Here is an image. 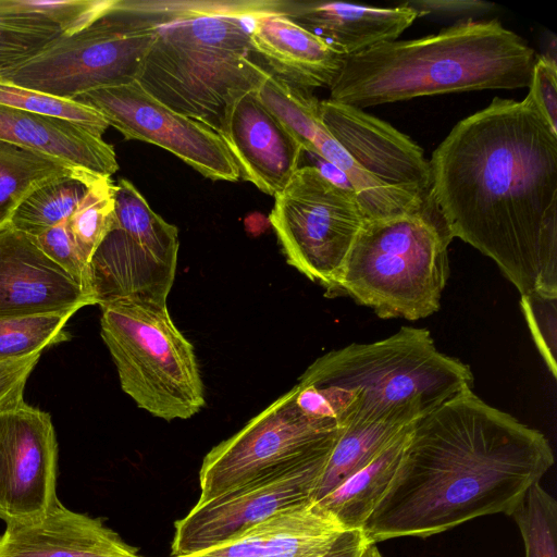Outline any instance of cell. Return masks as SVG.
Listing matches in <instances>:
<instances>
[{"mask_svg": "<svg viewBox=\"0 0 557 557\" xmlns=\"http://www.w3.org/2000/svg\"><path fill=\"white\" fill-rule=\"evenodd\" d=\"M97 177H64L33 191L17 208L11 226L37 237L67 220Z\"/></svg>", "mask_w": 557, "mask_h": 557, "instance_id": "obj_28", "label": "cell"}, {"mask_svg": "<svg viewBox=\"0 0 557 557\" xmlns=\"http://www.w3.org/2000/svg\"><path fill=\"white\" fill-rule=\"evenodd\" d=\"M269 215L289 265L330 295L367 220L354 191L314 165H300Z\"/></svg>", "mask_w": 557, "mask_h": 557, "instance_id": "obj_9", "label": "cell"}, {"mask_svg": "<svg viewBox=\"0 0 557 557\" xmlns=\"http://www.w3.org/2000/svg\"><path fill=\"white\" fill-rule=\"evenodd\" d=\"M473 381L470 367L438 350L429 330L403 326L386 338L324 354L298 385L344 428L358 422L412 424L472 388Z\"/></svg>", "mask_w": 557, "mask_h": 557, "instance_id": "obj_4", "label": "cell"}, {"mask_svg": "<svg viewBox=\"0 0 557 557\" xmlns=\"http://www.w3.org/2000/svg\"><path fill=\"white\" fill-rule=\"evenodd\" d=\"M319 110L325 128L361 170L404 195L430 197L429 160L407 135L362 109L331 99L320 100Z\"/></svg>", "mask_w": 557, "mask_h": 557, "instance_id": "obj_15", "label": "cell"}, {"mask_svg": "<svg viewBox=\"0 0 557 557\" xmlns=\"http://www.w3.org/2000/svg\"><path fill=\"white\" fill-rule=\"evenodd\" d=\"M0 557H144L99 519L59 500L44 515L7 524Z\"/></svg>", "mask_w": 557, "mask_h": 557, "instance_id": "obj_18", "label": "cell"}, {"mask_svg": "<svg viewBox=\"0 0 557 557\" xmlns=\"http://www.w3.org/2000/svg\"><path fill=\"white\" fill-rule=\"evenodd\" d=\"M74 101L99 112L126 139L157 145L210 180L236 182L240 177L219 133L171 110L137 82L91 90Z\"/></svg>", "mask_w": 557, "mask_h": 557, "instance_id": "obj_12", "label": "cell"}, {"mask_svg": "<svg viewBox=\"0 0 557 557\" xmlns=\"http://www.w3.org/2000/svg\"><path fill=\"white\" fill-rule=\"evenodd\" d=\"M67 220L34 238L40 249L65 271L94 302L89 282V265L74 243Z\"/></svg>", "mask_w": 557, "mask_h": 557, "instance_id": "obj_34", "label": "cell"}, {"mask_svg": "<svg viewBox=\"0 0 557 557\" xmlns=\"http://www.w3.org/2000/svg\"><path fill=\"white\" fill-rule=\"evenodd\" d=\"M0 104L26 112L72 122L102 138L110 126L96 110L74 100L62 99L0 81Z\"/></svg>", "mask_w": 557, "mask_h": 557, "instance_id": "obj_32", "label": "cell"}, {"mask_svg": "<svg viewBox=\"0 0 557 557\" xmlns=\"http://www.w3.org/2000/svg\"><path fill=\"white\" fill-rule=\"evenodd\" d=\"M361 557H383L379 552L376 544H369Z\"/></svg>", "mask_w": 557, "mask_h": 557, "instance_id": "obj_40", "label": "cell"}, {"mask_svg": "<svg viewBox=\"0 0 557 557\" xmlns=\"http://www.w3.org/2000/svg\"><path fill=\"white\" fill-rule=\"evenodd\" d=\"M453 239L431 196L416 210L366 220L330 296H348L381 319L430 317L448 280Z\"/></svg>", "mask_w": 557, "mask_h": 557, "instance_id": "obj_6", "label": "cell"}, {"mask_svg": "<svg viewBox=\"0 0 557 557\" xmlns=\"http://www.w3.org/2000/svg\"><path fill=\"white\" fill-rule=\"evenodd\" d=\"M94 305L85 290L11 225L0 231V318L76 312Z\"/></svg>", "mask_w": 557, "mask_h": 557, "instance_id": "obj_17", "label": "cell"}, {"mask_svg": "<svg viewBox=\"0 0 557 557\" xmlns=\"http://www.w3.org/2000/svg\"><path fill=\"white\" fill-rule=\"evenodd\" d=\"M157 26L112 8L90 25L62 34L39 53L0 76L1 82L74 100L85 92L138 79Z\"/></svg>", "mask_w": 557, "mask_h": 557, "instance_id": "obj_8", "label": "cell"}, {"mask_svg": "<svg viewBox=\"0 0 557 557\" xmlns=\"http://www.w3.org/2000/svg\"><path fill=\"white\" fill-rule=\"evenodd\" d=\"M536 57L498 20L458 22L345 57L329 99L363 110L423 96L525 88Z\"/></svg>", "mask_w": 557, "mask_h": 557, "instance_id": "obj_3", "label": "cell"}, {"mask_svg": "<svg viewBox=\"0 0 557 557\" xmlns=\"http://www.w3.org/2000/svg\"><path fill=\"white\" fill-rule=\"evenodd\" d=\"M40 355L0 361V408L24 398L27 380L38 363Z\"/></svg>", "mask_w": 557, "mask_h": 557, "instance_id": "obj_37", "label": "cell"}, {"mask_svg": "<svg viewBox=\"0 0 557 557\" xmlns=\"http://www.w3.org/2000/svg\"><path fill=\"white\" fill-rule=\"evenodd\" d=\"M63 34L24 0H0V76L26 62Z\"/></svg>", "mask_w": 557, "mask_h": 557, "instance_id": "obj_26", "label": "cell"}, {"mask_svg": "<svg viewBox=\"0 0 557 557\" xmlns=\"http://www.w3.org/2000/svg\"><path fill=\"white\" fill-rule=\"evenodd\" d=\"M178 247L177 227L156 213L128 180L120 178L113 226L89 261L95 305L127 297L166 304Z\"/></svg>", "mask_w": 557, "mask_h": 557, "instance_id": "obj_10", "label": "cell"}, {"mask_svg": "<svg viewBox=\"0 0 557 557\" xmlns=\"http://www.w3.org/2000/svg\"><path fill=\"white\" fill-rule=\"evenodd\" d=\"M327 460L264 474L212 498L198 500L174 524L171 556L212 547L288 507L312 500Z\"/></svg>", "mask_w": 557, "mask_h": 557, "instance_id": "obj_13", "label": "cell"}, {"mask_svg": "<svg viewBox=\"0 0 557 557\" xmlns=\"http://www.w3.org/2000/svg\"><path fill=\"white\" fill-rule=\"evenodd\" d=\"M287 16L344 57L396 40L420 17L401 4L376 8L336 1H293Z\"/></svg>", "mask_w": 557, "mask_h": 557, "instance_id": "obj_22", "label": "cell"}, {"mask_svg": "<svg viewBox=\"0 0 557 557\" xmlns=\"http://www.w3.org/2000/svg\"><path fill=\"white\" fill-rule=\"evenodd\" d=\"M398 4L416 10L420 16L429 13L465 15L486 12L495 7L491 2L476 0H411Z\"/></svg>", "mask_w": 557, "mask_h": 557, "instance_id": "obj_38", "label": "cell"}, {"mask_svg": "<svg viewBox=\"0 0 557 557\" xmlns=\"http://www.w3.org/2000/svg\"><path fill=\"white\" fill-rule=\"evenodd\" d=\"M101 337L121 387L150 414L189 419L206 404L191 343L174 324L166 304L127 297L100 306Z\"/></svg>", "mask_w": 557, "mask_h": 557, "instance_id": "obj_7", "label": "cell"}, {"mask_svg": "<svg viewBox=\"0 0 557 557\" xmlns=\"http://www.w3.org/2000/svg\"><path fill=\"white\" fill-rule=\"evenodd\" d=\"M511 517L525 557H557V502L540 483L529 488Z\"/></svg>", "mask_w": 557, "mask_h": 557, "instance_id": "obj_31", "label": "cell"}, {"mask_svg": "<svg viewBox=\"0 0 557 557\" xmlns=\"http://www.w3.org/2000/svg\"><path fill=\"white\" fill-rule=\"evenodd\" d=\"M219 134L239 176L273 197L299 169L305 152L298 137L262 103L257 90L226 107Z\"/></svg>", "mask_w": 557, "mask_h": 557, "instance_id": "obj_16", "label": "cell"}, {"mask_svg": "<svg viewBox=\"0 0 557 557\" xmlns=\"http://www.w3.org/2000/svg\"><path fill=\"white\" fill-rule=\"evenodd\" d=\"M553 465L542 432L465 389L412 424L396 475L361 530L376 544L511 516Z\"/></svg>", "mask_w": 557, "mask_h": 557, "instance_id": "obj_2", "label": "cell"}, {"mask_svg": "<svg viewBox=\"0 0 557 557\" xmlns=\"http://www.w3.org/2000/svg\"><path fill=\"white\" fill-rule=\"evenodd\" d=\"M250 42L252 51L265 62L270 73L310 91L330 86L345 58L285 14L257 16Z\"/></svg>", "mask_w": 557, "mask_h": 557, "instance_id": "obj_21", "label": "cell"}, {"mask_svg": "<svg viewBox=\"0 0 557 557\" xmlns=\"http://www.w3.org/2000/svg\"><path fill=\"white\" fill-rule=\"evenodd\" d=\"M293 1L282 0H117V5L160 26L208 15L260 16L285 14Z\"/></svg>", "mask_w": 557, "mask_h": 557, "instance_id": "obj_27", "label": "cell"}, {"mask_svg": "<svg viewBox=\"0 0 557 557\" xmlns=\"http://www.w3.org/2000/svg\"><path fill=\"white\" fill-rule=\"evenodd\" d=\"M430 196L453 238L520 295L557 297V133L529 95L495 97L432 152Z\"/></svg>", "mask_w": 557, "mask_h": 557, "instance_id": "obj_1", "label": "cell"}, {"mask_svg": "<svg viewBox=\"0 0 557 557\" xmlns=\"http://www.w3.org/2000/svg\"><path fill=\"white\" fill-rule=\"evenodd\" d=\"M26 5L47 15L60 26L63 34H72L90 25L106 14L115 0H24Z\"/></svg>", "mask_w": 557, "mask_h": 557, "instance_id": "obj_35", "label": "cell"}, {"mask_svg": "<svg viewBox=\"0 0 557 557\" xmlns=\"http://www.w3.org/2000/svg\"><path fill=\"white\" fill-rule=\"evenodd\" d=\"M64 177L97 176L0 141V231L11 225L17 208L33 191Z\"/></svg>", "mask_w": 557, "mask_h": 557, "instance_id": "obj_24", "label": "cell"}, {"mask_svg": "<svg viewBox=\"0 0 557 557\" xmlns=\"http://www.w3.org/2000/svg\"><path fill=\"white\" fill-rule=\"evenodd\" d=\"M520 304L535 345L556 377L557 297L531 293L521 295Z\"/></svg>", "mask_w": 557, "mask_h": 557, "instance_id": "obj_33", "label": "cell"}, {"mask_svg": "<svg viewBox=\"0 0 557 557\" xmlns=\"http://www.w3.org/2000/svg\"><path fill=\"white\" fill-rule=\"evenodd\" d=\"M369 544L361 529L345 530L320 557H361Z\"/></svg>", "mask_w": 557, "mask_h": 557, "instance_id": "obj_39", "label": "cell"}, {"mask_svg": "<svg viewBox=\"0 0 557 557\" xmlns=\"http://www.w3.org/2000/svg\"><path fill=\"white\" fill-rule=\"evenodd\" d=\"M341 431L337 422L304 413L294 386L205 456L198 500L264 474L329 459Z\"/></svg>", "mask_w": 557, "mask_h": 557, "instance_id": "obj_11", "label": "cell"}, {"mask_svg": "<svg viewBox=\"0 0 557 557\" xmlns=\"http://www.w3.org/2000/svg\"><path fill=\"white\" fill-rule=\"evenodd\" d=\"M58 442L50 413L24 398L0 408V519H35L57 502Z\"/></svg>", "mask_w": 557, "mask_h": 557, "instance_id": "obj_14", "label": "cell"}, {"mask_svg": "<svg viewBox=\"0 0 557 557\" xmlns=\"http://www.w3.org/2000/svg\"><path fill=\"white\" fill-rule=\"evenodd\" d=\"M529 96L545 121L557 133V64L556 59L548 55H537Z\"/></svg>", "mask_w": 557, "mask_h": 557, "instance_id": "obj_36", "label": "cell"}, {"mask_svg": "<svg viewBox=\"0 0 557 557\" xmlns=\"http://www.w3.org/2000/svg\"><path fill=\"white\" fill-rule=\"evenodd\" d=\"M0 141L101 177L119 170L112 145L66 120L0 104Z\"/></svg>", "mask_w": 557, "mask_h": 557, "instance_id": "obj_20", "label": "cell"}, {"mask_svg": "<svg viewBox=\"0 0 557 557\" xmlns=\"http://www.w3.org/2000/svg\"><path fill=\"white\" fill-rule=\"evenodd\" d=\"M410 425L394 422H358L342 428L313 492L312 500L318 502L367 466Z\"/></svg>", "mask_w": 557, "mask_h": 557, "instance_id": "obj_25", "label": "cell"}, {"mask_svg": "<svg viewBox=\"0 0 557 557\" xmlns=\"http://www.w3.org/2000/svg\"><path fill=\"white\" fill-rule=\"evenodd\" d=\"M256 17L208 15L158 26L136 82L171 110L219 133L226 107L258 90L268 75L250 57Z\"/></svg>", "mask_w": 557, "mask_h": 557, "instance_id": "obj_5", "label": "cell"}, {"mask_svg": "<svg viewBox=\"0 0 557 557\" xmlns=\"http://www.w3.org/2000/svg\"><path fill=\"white\" fill-rule=\"evenodd\" d=\"M412 424L367 466L319 499L344 530L362 529L381 502L399 468Z\"/></svg>", "mask_w": 557, "mask_h": 557, "instance_id": "obj_23", "label": "cell"}, {"mask_svg": "<svg viewBox=\"0 0 557 557\" xmlns=\"http://www.w3.org/2000/svg\"><path fill=\"white\" fill-rule=\"evenodd\" d=\"M74 312L0 318V361L41 354L70 339L65 325Z\"/></svg>", "mask_w": 557, "mask_h": 557, "instance_id": "obj_29", "label": "cell"}, {"mask_svg": "<svg viewBox=\"0 0 557 557\" xmlns=\"http://www.w3.org/2000/svg\"><path fill=\"white\" fill-rule=\"evenodd\" d=\"M116 184L111 177L95 180L69 218L74 243L88 262L114 223Z\"/></svg>", "mask_w": 557, "mask_h": 557, "instance_id": "obj_30", "label": "cell"}, {"mask_svg": "<svg viewBox=\"0 0 557 557\" xmlns=\"http://www.w3.org/2000/svg\"><path fill=\"white\" fill-rule=\"evenodd\" d=\"M345 531L318 503L288 507L203 550L170 557H320Z\"/></svg>", "mask_w": 557, "mask_h": 557, "instance_id": "obj_19", "label": "cell"}]
</instances>
